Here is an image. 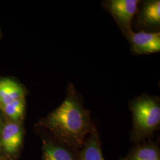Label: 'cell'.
<instances>
[{
	"label": "cell",
	"mask_w": 160,
	"mask_h": 160,
	"mask_svg": "<svg viewBox=\"0 0 160 160\" xmlns=\"http://www.w3.org/2000/svg\"><path fill=\"white\" fill-rule=\"evenodd\" d=\"M45 123L58 137L69 144L82 143L87 134L92 131L88 113L72 84L69 82L65 99L47 117Z\"/></svg>",
	"instance_id": "1"
},
{
	"label": "cell",
	"mask_w": 160,
	"mask_h": 160,
	"mask_svg": "<svg viewBox=\"0 0 160 160\" xmlns=\"http://www.w3.org/2000/svg\"><path fill=\"white\" fill-rule=\"evenodd\" d=\"M134 131L139 135L153 132L160 122V104L158 97L143 94L131 102Z\"/></svg>",
	"instance_id": "2"
},
{
	"label": "cell",
	"mask_w": 160,
	"mask_h": 160,
	"mask_svg": "<svg viewBox=\"0 0 160 160\" xmlns=\"http://www.w3.org/2000/svg\"><path fill=\"white\" fill-rule=\"evenodd\" d=\"M138 0H108L103 1L104 8L114 18L124 36L127 38L133 32L132 24L137 12Z\"/></svg>",
	"instance_id": "3"
},
{
	"label": "cell",
	"mask_w": 160,
	"mask_h": 160,
	"mask_svg": "<svg viewBox=\"0 0 160 160\" xmlns=\"http://www.w3.org/2000/svg\"><path fill=\"white\" fill-rule=\"evenodd\" d=\"M131 44L132 53L135 55H148L160 51V32H133L127 38Z\"/></svg>",
	"instance_id": "4"
},
{
	"label": "cell",
	"mask_w": 160,
	"mask_h": 160,
	"mask_svg": "<svg viewBox=\"0 0 160 160\" xmlns=\"http://www.w3.org/2000/svg\"><path fill=\"white\" fill-rule=\"evenodd\" d=\"M137 27L142 31L158 32L160 28V1L148 0L141 3L138 9Z\"/></svg>",
	"instance_id": "5"
},
{
	"label": "cell",
	"mask_w": 160,
	"mask_h": 160,
	"mask_svg": "<svg viewBox=\"0 0 160 160\" xmlns=\"http://www.w3.org/2000/svg\"><path fill=\"white\" fill-rule=\"evenodd\" d=\"M23 132L21 128L15 123H10L2 131L1 143L8 153L16 151L22 142Z\"/></svg>",
	"instance_id": "6"
},
{
	"label": "cell",
	"mask_w": 160,
	"mask_h": 160,
	"mask_svg": "<svg viewBox=\"0 0 160 160\" xmlns=\"http://www.w3.org/2000/svg\"><path fill=\"white\" fill-rule=\"evenodd\" d=\"M24 91L23 87L9 78L0 80V103L4 106L12 102L24 98Z\"/></svg>",
	"instance_id": "7"
},
{
	"label": "cell",
	"mask_w": 160,
	"mask_h": 160,
	"mask_svg": "<svg viewBox=\"0 0 160 160\" xmlns=\"http://www.w3.org/2000/svg\"><path fill=\"white\" fill-rule=\"evenodd\" d=\"M81 160H104L97 133L94 129L88 138L86 145L81 154Z\"/></svg>",
	"instance_id": "8"
},
{
	"label": "cell",
	"mask_w": 160,
	"mask_h": 160,
	"mask_svg": "<svg viewBox=\"0 0 160 160\" xmlns=\"http://www.w3.org/2000/svg\"><path fill=\"white\" fill-rule=\"evenodd\" d=\"M43 160H74L71 153L60 147L48 143L43 148Z\"/></svg>",
	"instance_id": "9"
},
{
	"label": "cell",
	"mask_w": 160,
	"mask_h": 160,
	"mask_svg": "<svg viewBox=\"0 0 160 160\" xmlns=\"http://www.w3.org/2000/svg\"><path fill=\"white\" fill-rule=\"evenodd\" d=\"M122 160H160L158 149L152 146L138 148L129 157Z\"/></svg>",
	"instance_id": "10"
},
{
	"label": "cell",
	"mask_w": 160,
	"mask_h": 160,
	"mask_svg": "<svg viewBox=\"0 0 160 160\" xmlns=\"http://www.w3.org/2000/svg\"><path fill=\"white\" fill-rule=\"evenodd\" d=\"M24 108V98L17 99L2 106L5 113L14 120H18L23 116Z\"/></svg>",
	"instance_id": "11"
},
{
	"label": "cell",
	"mask_w": 160,
	"mask_h": 160,
	"mask_svg": "<svg viewBox=\"0 0 160 160\" xmlns=\"http://www.w3.org/2000/svg\"><path fill=\"white\" fill-rule=\"evenodd\" d=\"M0 125H1V120H0Z\"/></svg>",
	"instance_id": "12"
},
{
	"label": "cell",
	"mask_w": 160,
	"mask_h": 160,
	"mask_svg": "<svg viewBox=\"0 0 160 160\" xmlns=\"http://www.w3.org/2000/svg\"><path fill=\"white\" fill-rule=\"evenodd\" d=\"M0 105H1V103H0Z\"/></svg>",
	"instance_id": "13"
}]
</instances>
